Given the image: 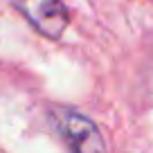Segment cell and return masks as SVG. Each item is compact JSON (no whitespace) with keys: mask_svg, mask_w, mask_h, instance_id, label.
<instances>
[{"mask_svg":"<svg viewBox=\"0 0 153 153\" xmlns=\"http://www.w3.org/2000/svg\"><path fill=\"white\" fill-rule=\"evenodd\" d=\"M54 126H56L59 135L63 137V142L72 151L88 153V151H104L106 149L97 126L88 117L74 113V110H56L54 113Z\"/></svg>","mask_w":153,"mask_h":153,"instance_id":"obj_1","label":"cell"},{"mask_svg":"<svg viewBox=\"0 0 153 153\" xmlns=\"http://www.w3.org/2000/svg\"><path fill=\"white\" fill-rule=\"evenodd\" d=\"M14 5L48 38H59L70 23V14L61 0H14Z\"/></svg>","mask_w":153,"mask_h":153,"instance_id":"obj_2","label":"cell"}]
</instances>
